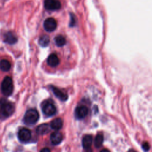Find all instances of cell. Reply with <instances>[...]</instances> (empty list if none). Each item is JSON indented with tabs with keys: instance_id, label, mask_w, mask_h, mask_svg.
Instances as JSON below:
<instances>
[{
	"instance_id": "obj_1",
	"label": "cell",
	"mask_w": 152,
	"mask_h": 152,
	"mask_svg": "<svg viewBox=\"0 0 152 152\" xmlns=\"http://www.w3.org/2000/svg\"><path fill=\"white\" fill-rule=\"evenodd\" d=\"M39 119V114L37 110L30 109L27 110L24 116V122L27 125H33Z\"/></svg>"
},
{
	"instance_id": "obj_2",
	"label": "cell",
	"mask_w": 152,
	"mask_h": 152,
	"mask_svg": "<svg viewBox=\"0 0 152 152\" xmlns=\"http://www.w3.org/2000/svg\"><path fill=\"white\" fill-rule=\"evenodd\" d=\"M0 109L2 114L5 117H8L13 113L15 107L12 103L3 99L0 100Z\"/></svg>"
},
{
	"instance_id": "obj_3",
	"label": "cell",
	"mask_w": 152,
	"mask_h": 152,
	"mask_svg": "<svg viewBox=\"0 0 152 152\" xmlns=\"http://www.w3.org/2000/svg\"><path fill=\"white\" fill-rule=\"evenodd\" d=\"M1 89L2 93L6 96H10L13 91V83L11 77L7 76L2 81Z\"/></svg>"
},
{
	"instance_id": "obj_4",
	"label": "cell",
	"mask_w": 152,
	"mask_h": 152,
	"mask_svg": "<svg viewBox=\"0 0 152 152\" xmlns=\"http://www.w3.org/2000/svg\"><path fill=\"white\" fill-rule=\"evenodd\" d=\"M43 113L47 116H52L56 113V109L51 100H45L41 104Z\"/></svg>"
},
{
	"instance_id": "obj_5",
	"label": "cell",
	"mask_w": 152,
	"mask_h": 152,
	"mask_svg": "<svg viewBox=\"0 0 152 152\" xmlns=\"http://www.w3.org/2000/svg\"><path fill=\"white\" fill-rule=\"evenodd\" d=\"M44 7L49 11H56L61 8V4L59 0H45Z\"/></svg>"
},
{
	"instance_id": "obj_6",
	"label": "cell",
	"mask_w": 152,
	"mask_h": 152,
	"mask_svg": "<svg viewBox=\"0 0 152 152\" xmlns=\"http://www.w3.org/2000/svg\"><path fill=\"white\" fill-rule=\"evenodd\" d=\"M18 138L21 142H27L29 141L31 137V132L30 129L23 128L20 129L17 134Z\"/></svg>"
},
{
	"instance_id": "obj_7",
	"label": "cell",
	"mask_w": 152,
	"mask_h": 152,
	"mask_svg": "<svg viewBox=\"0 0 152 152\" xmlns=\"http://www.w3.org/2000/svg\"><path fill=\"white\" fill-rule=\"evenodd\" d=\"M57 27L56 21L53 18H48L43 23V27L45 30L48 32L54 31Z\"/></svg>"
},
{
	"instance_id": "obj_8",
	"label": "cell",
	"mask_w": 152,
	"mask_h": 152,
	"mask_svg": "<svg viewBox=\"0 0 152 152\" xmlns=\"http://www.w3.org/2000/svg\"><path fill=\"white\" fill-rule=\"evenodd\" d=\"M88 108L86 106H79L75 109V116L79 119H83L88 114Z\"/></svg>"
},
{
	"instance_id": "obj_9",
	"label": "cell",
	"mask_w": 152,
	"mask_h": 152,
	"mask_svg": "<svg viewBox=\"0 0 152 152\" xmlns=\"http://www.w3.org/2000/svg\"><path fill=\"white\" fill-rule=\"evenodd\" d=\"M50 88L52 92L58 99H59L61 101H65L67 100L68 95L66 94V93H65L64 91H62L61 90L54 86H51Z\"/></svg>"
},
{
	"instance_id": "obj_10",
	"label": "cell",
	"mask_w": 152,
	"mask_h": 152,
	"mask_svg": "<svg viewBox=\"0 0 152 152\" xmlns=\"http://www.w3.org/2000/svg\"><path fill=\"white\" fill-rule=\"evenodd\" d=\"M63 139L62 134L58 131L54 132L51 134L50 137V140L52 144L58 145L61 142Z\"/></svg>"
},
{
	"instance_id": "obj_11",
	"label": "cell",
	"mask_w": 152,
	"mask_h": 152,
	"mask_svg": "<svg viewBox=\"0 0 152 152\" xmlns=\"http://www.w3.org/2000/svg\"><path fill=\"white\" fill-rule=\"evenodd\" d=\"M4 40L6 43L12 45V44H14L17 42V38L16 36L13 33H12L11 31H8L4 34Z\"/></svg>"
},
{
	"instance_id": "obj_12",
	"label": "cell",
	"mask_w": 152,
	"mask_h": 152,
	"mask_svg": "<svg viewBox=\"0 0 152 152\" xmlns=\"http://www.w3.org/2000/svg\"><path fill=\"white\" fill-rule=\"evenodd\" d=\"M48 64L51 67H55L59 64V59L55 53L50 54L47 59Z\"/></svg>"
},
{
	"instance_id": "obj_13",
	"label": "cell",
	"mask_w": 152,
	"mask_h": 152,
	"mask_svg": "<svg viewBox=\"0 0 152 152\" xmlns=\"http://www.w3.org/2000/svg\"><path fill=\"white\" fill-rule=\"evenodd\" d=\"M50 128V126L47 124H41L37 127L36 132L37 134L41 135L46 134L49 132Z\"/></svg>"
},
{
	"instance_id": "obj_14",
	"label": "cell",
	"mask_w": 152,
	"mask_h": 152,
	"mask_svg": "<svg viewBox=\"0 0 152 152\" xmlns=\"http://www.w3.org/2000/svg\"><path fill=\"white\" fill-rule=\"evenodd\" d=\"M93 142L92 136L90 135H86L82 139V145L84 149H88L90 148Z\"/></svg>"
},
{
	"instance_id": "obj_15",
	"label": "cell",
	"mask_w": 152,
	"mask_h": 152,
	"mask_svg": "<svg viewBox=\"0 0 152 152\" xmlns=\"http://www.w3.org/2000/svg\"><path fill=\"white\" fill-rule=\"evenodd\" d=\"M63 122L61 118H56L52 120L50 122V126L52 129L58 131L62 127Z\"/></svg>"
},
{
	"instance_id": "obj_16",
	"label": "cell",
	"mask_w": 152,
	"mask_h": 152,
	"mask_svg": "<svg viewBox=\"0 0 152 152\" xmlns=\"http://www.w3.org/2000/svg\"><path fill=\"white\" fill-rule=\"evenodd\" d=\"M11 63L7 59L0 61V69L4 72L8 71L11 68Z\"/></svg>"
},
{
	"instance_id": "obj_17",
	"label": "cell",
	"mask_w": 152,
	"mask_h": 152,
	"mask_svg": "<svg viewBox=\"0 0 152 152\" xmlns=\"http://www.w3.org/2000/svg\"><path fill=\"white\" fill-rule=\"evenodd\" d=\"M50 42L49 37L48 35H43L39 38V45L42 47H46L48 46Z\"/></svg>"
},
{
	"instance_id": "obj_18",
	"label": "cell",
	"mask_w": 152,
	"mask_h": 152,
	"mask_svg": "<svg viewBox=\"0 0 152 152\" xmlns=\"http://www.w3.org/2000/svg\"><path fill=\"white\" fill-rule=\"evenodd\" d=\"M55 42L56 45L58 46L61 47V46H63L64 45H65L66 40H65V37L63 36L58 35L55 38Z\"/></svg>"
},
{
	"instance_id": "obj_19",
	"label": "cell",
	"mask_w": 152,
	"mask_h": 152,
	"mask_svg": "<svg viewBox=\"0 0 152 152\" xmlns=\"http://www.w3.org/2000/svg\"><path fill=\"white\" fill-rule=\"evenodd\" d=\"M103 142V136L101 134H98L94 139V146L96 148H99L102 146Z\"/></svg>"
},
{
	"instance_id": "obj_20",
	"label": "cell",
	"mask_w": 152,
	"mask_h": 152,
	"mask_svg": "<svg viewBox=\"0 0 152 152\" xmlns=\"http://www.w3.org/2000/svg\"><path fill=\"white\" fill-rule=\"evenodd\" d=\"M77 23V20L75 15L72 14L70 13V22H69V26L70 27H74L75 26Z\"/></svg>"
},
{
	"instance_id": "obj_21",
	"label": "cell",
	"mask_w": 152,
	"mask_h": 152,
	"mask_svg": "<svg viewBox=\"0 0 152 152\" xmlns=\"http://www.w3.org/2000/svg\"><path fill=\"white\" fill-rule=\"evenodd\" d=\"M142 148L145 151L148 150L150 149V145H149V144L147 142H144L142 144Z\"/></svg>"
},
{
	"instance_id": "obj_22",
	"label": "cell",
	"mask_w": 152,
	"mask_h": 152,
	"mask_svg": "<svg viewBox=\"0 0 152 152\" xmlns=\"http://www.w3.org/2000/svg\"><path fill=\"white\" fill-rule=\"evenodd\" d=\"M41 151H43V152H49V151H50V149H49V148H43V149H42L41 150H40Z\"/></svg>"
}]
</instances>
